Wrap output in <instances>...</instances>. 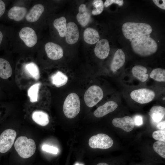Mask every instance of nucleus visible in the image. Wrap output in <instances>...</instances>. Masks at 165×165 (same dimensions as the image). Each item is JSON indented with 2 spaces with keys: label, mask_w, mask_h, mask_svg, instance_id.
<instances>
[{
  "label": "nucleus",
  "mask_w": 165,
  "mask_h": 165,
  "mask_svg": "<svg viewBox=\"0 0 165 165\" xmlns=\"http://www.w3.org/2000/svg\"><path fill=\"white\" fill-rule=\"evenodd\" d=\"M131 46L135 53L143 57L152 55L156 53L158 49L156 42L148 35L133 38L131 41Z\"/></svg>",
  "instance_id": "obj_1"
},
{
  "label": "nucleus",
  "mask_w": 165,
  "mask_h": 165,
  "mask_svg": "<svg viewBox=\"0 0 165 165\" xmlns=\"http://www.w3.org/2000/svg\"><path fill=\"white\" fill-rule=\"evenodd\" d=\"M152 31L151 26L145 23L128 22L124 23L122 26L124 36L129 39L149 35Z\"/></svg>",
  "instance_id": "obj_2"
},
{
  "label": "nucleus",
  "mask_w": 165,
  "mask_h": 165,
  "mask_svg": "<svg viewBox=\"0 0 165 165\" xmlns=\"http://www.w3.org/2000/svg\"><path fill=\"white\" fill-rule=\"evenodd\" d=\"M14 147L19 155L24 158H28L34 154L36 150L35 141L25 136L18 137L14 143Z\"/></svg>",
  "instance_id": "obj_3"
},
{
  "label": "nucleus",
  "mask_w": 165,
  "mask_h": 165,
  "mask_svg": "<svg viewBox=\"0 0 165 165\" xmlns=\"http://www.w3.org/2000/svg\"><path fill=\"white\" fill-rule=\"evenodd\" d=\"M80 109V101L78 95L74 93L68 94L63 105V111L65 116L69 119L73 118L78 114Z\"/></svg>",
  "instance_id": "obj_4"
},
{
  "label": "nucleus",
  "mask_w": 165,
  "mask_h": 165,
  "mask_svg": "<svg viewBox=\"0 0 165 165\" xmlns=\"http://www.w3.org/2000/svg\"><path fill=\"white\" fill-rule=\"evenodd\" d=\"M103 92L99 86L93 85L90 87L85 92L84 101L89 107H92L97 104L103 98Z\"/></svg>",
  "instance_id": "obj_5"
},
{
  "label": "nucleus",
  "mask_w": 165,
  "mask_h": 165,
  "mask_svg": "<svg viewBox=\"0 0 165 165\" xmlns=\"http://www.w3.org/2000/svg\"><path fill=\"white\" fill-rule=\"evenodd\" d=\"M112 139L107 135L99 134L92 136L89 139V145L93 148L106 149L113 145Z\"/></svg>",
  "instance_id": "obj_6"
},
{
  "label": "nucleus",
  "mask_w": 165,
  "mask_h": 165,
  "mask_svg": "<svg viewBox=\"0 0 165 165\" xmlns=\"http://www.w3.org/2000/svg\"><path fill=\"white\" fill-rule=\"evenodd\" d=\"M16 136V131L13 129L5 130L0 135V152L5 153L13 146Z\"/></svg>",
  "instance_id": "obj_7"
},
{
  "label": "nucleus",
  "mask_w": 165,
  "mask_h": 165,
  "mask_svg": "<svg viewBox=\"0 0 165 165\" xmlns=\"http://www.w3.org/2000/svg\"><path fill=\"white\" fill-rule=\"evenodd\" d=\"M155 95L153 91L146 88L134 90L130 94V97L133 100L141 104L147 103L152 101Z\"/></svg>",
  "instance_id": "obj_8"
},
{
  "label": "nucleus",
  "mask_w": 165,
  "mask_h": 165,
  "mask_svg": "<svg viewBox=\"0 0 165 165\" xmlns=\"http://www.w3.org/2000/svg\"><path fill=\"white\" fill-rule=\"evenodd\" d=\"M19 36L25 44L29 47H31L37 42L38 38L35 31L32 28L25 27L22 28L19 33Z\"/></svg>",
  "instance_id": "obj_9"
},
{
  "label": "nucleus",
  "mask_w": 165,
  "mask_h": 165,
  "mask_svg": "<svg viewBox=\"0 0 165 165\" xmlns=\"http://www.w3.org/2000/svg\"><path fill=\"white\" fill-rule=\"evenodd\" d=\"M65 36L66 42L69 44H74L78 41L79 32L78 27L75 23L70 22L67 24Z\"/></svg>",
  "instance_id": "obj_10"
},
{
  "label": "nucleus",
  "mask_w": 165,
  "mask_h": 165,
  "mask_svg": "<svg viewBox=\"0 0 165 165\" xmlns=\"http://www.w3.org/2000/svg\"><path fill=\"white\" fill-rule=\"evenodd\" d=\"M45 49L47 57L52 60H57L61 58L63 56L62 48L59 45L50 42L46 43Z\"/></svg>",
  "instance_id": "obj_11"
},
{
  "label": "nucleus",
  "mask_w": 165,
  "mask_h": 165,
  "mask_svg": "<svg viewBox=\"0 0 165 165\" xmlns=\"http://www.w3.org/2000/svg\"><path fill=\"white\" fill-rule=\"evenodd\" d=\"M112 123L115 127L128 132L132 131L134 127L133 120L129 116L114 118L112 120Z\"/></svg>",
  "instance_id": "obj_12"
},
{
  "label": "nucleus",
  "mask_w": 165,
  "mask_h": 165,
  "mask_svg": "<svg viewBox=\"0 0 165 165\" xmlns=\"http://www.w3.org/2000/svg\"><path fill=\"white\" fill-rule=\"evenodd\" d=\"M110 48L108 41L106 39L99 40L94 48V52L98 58L104 59L107 58L109 54Z\"/></svg>",
  "instance_id": "obj_13"
},
{
  "label": "nucleus",
  "mask_w": 165,
  "mask_h": 165,
  "mask_svg": "<svg viewBox=\"0 0 165 165\" xmlns=\"http://www.w3.org/2000/svg\"><path fill=\"white\" fill-rule=\"evenodd\" d=\"M117 107L118 105L116 102L110 101L99 107L94 111V115L96 117H101L115 110Z\"/></svg>",
  "instance_id": "obj_14"
},
{
  "label": "nucleus",
  "mask_w": 165,
  "mask_h": 165,
  "mask_svg": "<svg viewBox=\"0 0 165 165\" xmlns=\"http://www.w3.org/2000/svg\"><path fill=\"white\" fill-rule=\"evenodd\" d=\"M125 60V54L121 49H118L115 52L111 64V69L115 72L124 65Z\"/></svg>",
  "instance_id": "obj_15"
},
{
  "label": "nucleus",
  "mask_w": 165,
  "mask_h": 165,
  "mask_svg": "<svg viewBox=\"0 0 165 165\" xmlns=\"http://www.w3.org/2000/svg\"><path fill=\"white\" fill-rule=\"evenodd\" d=\"M90 14L89 11L84 4L79 6V13L76 16V19L79 23L82 26H86L90 22Z\"/></svg>",
  "instance_id": "obj_16"
},
{
  "label": "nucleus",
  "mask_w": 165,
  "mask_h": 165,
  "mask_svg": "<svg viewBox=\"0 0 165 165\" xmlns=\"http://www.w3.org/2000/svg\"><path fill=\"white\" fill-rule=\"evenodd\" d=\"M44 10V6L41 4L34 5L30 10L26 16L27 20L33 22L37 21Z\"/></svg>",
  "instance_id": "obj_17"
},
{
  "label": "nucleus",
  "mask_w": 165,
  "mask_h": 165,
  "mask_svg": "<svg viewBox=\"0 0 165 165\" xmlns=\"http://www.w3.org/2000/svg\"><path fill=\"white\" fill-rule=\"evenodd\" d=\"M27 12V9L25 7L14 6L9 10L8 16L12 20L16 21H20L24 17Z\"/></svg>",
  "instance_id": "obj_18"
},
{
  "label": "nucleus",
  "mask_w": 165,
  "mask_h": 165,
  "mask_svg": "<svg viewBox=\"0 0 165 165\" xmlns=\"http://www.w3.org/2000/svg\"><path fill=\"white\" fill-rule=\"evenodd\" d=\"M83 38L85 41L87 43L94 44L99 40L100 36L96 30L92 28H88L84 31Z\"/></svg>",
  "instance_id": "obj_19"
},
{
  "label": "nucleus",
  "mask_w": 165,
  "mask_h": 165,
  "mask_svg": "<svg viewBox=\"0 0 165 165\" xmlns=\"http://www.w3.org/2000/svg\"><path fill=\"white\" fill-rule=\"evenodd\" d=\"M148 114L153 122L159 123L164 116L165 108L160 105L154 106L151 108Z\"/></svg>",
  "instance_id": "obj_20"
},
{
  "label": "nucleus",
  "mask_w": 165,
  "mask_h": 165,
  "mask_svg": "<svg viewBox=\"0 0 165 165\" xmlns=\"http://www.w3.org/2000/svg\"><path fill=\"white\" fill-rule=\"evenodd\" d=\"M133 75L142 82H145L148 78V75L147 74V69L145 67L137 65L133 67L132 69Z\"/></svg>",
  "instance_id": "obj_21"
},
{
  "label": "nucleus",
  "mask_w": 165,
  "mask_h": 165,
  "mask_svg": "<svg viewBox=\"0 0 165 165\" xmlns=\"http://www.w3.org/2000/svg\"><path fill=\"white\" fill-rule=\"evenodd\" d=\"M32 117L34 122L41 126H46L49 123L48 115L42 111H37L34 112L32 113Z\"/></svg>",
  "instance_id": "obj_22"
},
{
  "label": "nucleus",
  "mask_w": 165,
  "mask_h": 165,
  "mask_svg": "<svg viewBox=\"0 0 165 165\" xmlns=\"http://www.w3.org/2000/svg\"><path fill=\"white\" fill-rule=\"evenodd\" d=\"M12 73L11 66L6 60L0 58V77L4 79L10 77Z\"/></svg>",
  "instance_id": "obj_23"
},
{
  "label": "nucleus",
  "mask_w": 165,
  "mask_h": 165,
  "mask_svg": "<svg viewBox=\"0 0 165 165\" xmlns=\"http://www.w3.org/2000/svg\"><path fill=\"white\" fill-rule=\"evenodd\" d=\"M68 80L66 75L60 71H58L53 75L51 77V82L57 87L65 85Z\"/></svg>",
  "instance_id": "obj_24"
},
{
  "label": "nucleus",
  "mask_w": 165,
  "mask_h": 165,
  "mask_svg": "<svg viewBox=\"0 0 165 165\" xmlns=\"http://www.w3.org/2000/svg\"><path fill=\"white\" fill-rule=\"evenodd\" d=\"M53 24L55 28L58 32L59 35L61 37L65 36V33L67 27L66 20L64 16L56 19Z\"/></svg>",
  "instance_id": "obj_25"
},
{
  "label": "nucleus",
  "mask_w": 165,
  "mask_h": 165,
  "mask_svg": "<svg viewBox=\"0 0 165 165\" xmlns=\"http://www.w3.org/2000/svg\"><path fill=\"white\" fill-rule=\"evenodd\" d=\"M25 69L27 73L31 77L38 80L40 78V73L38 68L37 65L33 62L26 64Z\"/></svg>",
  "instance_id": "obj_26"
},
{
  "label": "nucleus",
  "mask_w": 165,
  "mask_h": 165,
  "mask_svg": "<svg viewBox=\"0 0 165 165\" xmlns=\"http://www.w3.org/2000/svg\"><path fill=\"white\" fill-rule=\"evenodd\" d=\"M40 84V83H36L31 86L28 90V95L30 101L32 103L38 101V93Z\"/></svg>",
  "instance_id": "obj_27"
},
{
  "label": "nucleus",
  "mask_w": 165,
  "mask_h": 165,
  "mask_svg": "<svg viewBox=\"0 0 165 165\" xmlns=\"http://www.w3.org/2000/svg\"><path fill=\"white\" fill-rule=\"evenodd\" d=\"M151 78L159 82H165V70L156 68L153 70L150 75Z\"/></svg>",
  "instance_id": "obj_28"
},
{
  "label": "nucleus",
  "mask_w": 165,
  "mask_h": 165,
  "mask_svg": "<svg viewBox=\"0 0 165 165\" xmlns=\"http://www.w3.org/2000/svg\"><path fill=\"white\" fill-rule=\"evenodd\" d=\"M154 150L161 157L165 158V142L157 141L153 145Z\"/></svg>",
  "instance_id": "obj_29"
},
{
  "label": "nucleus",
  "mask_w": 165,
  "mask_h": 165,
  "mask_svg": "<svg viewBox=\"0 0 165 165\" xmlns=\"http://www.w3.org/2000/svg\"><path fill=\"white\" fill-rule=\"evenodd\" d=\"M94 9L92 13L94 15H98L101 13L104 9V4L101 0H94L92 2Z\"/></svg>",
  "instance_id": "obj_30"
},
{
  "label": "nucleus",
  "mask_w": 165,
  "mask_h": 165,
  "mask_svg": "<svg viewBox=\"0 0 165 165\" xmlns=\"http://www.w3.org/2000/svg\"><path fill=\"white\" fill-rule=\"evenodd\" d=\"M153 138L158 141H165V130H157L154 131L152 134Z\"/></svg>",
  "instance_id": "obj_31"
},
{
  "label": "nucleus",
  "mask_w": 165,
  "mask_h": 165,
  "mask_svg": "<svg viewBox=\"0 0 165 165\" xmlns=\"http://www.w3.org/2000/svg\"><path fill=\"white\" fill-rule=\"evenodd\" d=\"M43 150L54 154L58 153L59 150L57 148L53 146L44 145L42 147Z\"/></svg>",
  "instance_id": "obj_32"
},
{
  "label": "nucleus",
  "mask_w": 165,
  "mask_h": 165,
  "mask_svg": "<svg viewBox=\"0 0 165 165\" xmlns=\"http://www.w3.org/2000/svg\"><path fill=\"white\" fill-rule=\"evenodd\" d=\"M113 3L118 5L119 6H122L123 4V0H106L104 4L105 7H108Z\"/></svg>",
  "instance_id": "obj_33"
},
{
  "label": "nucleus",
  "mask_w": 165,
  "mask_h": 165,
  "mask_svg": "<svg viewBox=\"0 0 165 165\" xmlns=\"http://www.w3.org/2000/svg\"><path fill=\"white\" fill-rule=\"evenodd\" d=\"M153 1L158 7L162 9H165V0H153Z\"/></svg>",
  "instance_id": "obj_34"
},
{
  "label": "nucleus",
  "mask_w": 165,
  "mask_h": 165,
  "mask_svg": "<svg viewBox=\"0 0 165 165\" xmlns=\"http://www.w3.org/2000/svg\"><path fill=\"white\" fill-rule=\"evenodd\" d=\"M134 124L137 126H140L143 123V119L142 117L139 115L135 116L134 119Z\"/></svg>",
  "instance_id": "obj_35"
},
{
  "label": "nucleus",
  "mask_w": 165,
  "mask_h": 165,
  "mask_svg": "<svg viewBox=\"0 0 165 165\" xmlns=\"http://www.w3.org/2000/svg\"><path fill=\"white\" fill-rule=\"evenodd\" d=\"M6 6L4 2L0 0V17L2 16L5 12Z\"/></svg>",
  "instance_id": "obj_36"
},
{
  "label": "nucleus",
  "mask_w": 165,
  "mask_h": 165,
  "mask_svg": "<svg viewBox=\"0 0 165 165\" xmlns=\"http://www.w3.org/2000/svg\"><path fill=\"white\" fill-rule=\"evenodd\" d=\"M157 128L161 130H165V121L160 122L158 123L156 126Z\"/></svg>",
  "instance_id": "obj_37"
},
{
  "label": "nucleus",
  "mask_w": 165,
  "mask_h": 165,
  "mask_svg": "<svg viewBox=\"0 0 165 165\" xmlns=\"http://www.w3.org/2000/svg\"><path fill=\"white\" fill-rule=\"evenodd\" d=\"M3 34L2 32L0 31V44H1L3 38Z\"/></svg>",
  "instance_id": "obj_38"
},
{
  "label": "nucleus",
  "mask_w": 165,
  "mask_h": 165,
  "mask_svg": "<svg viewBox=\"0 0 165 165\" xmlns=\"http://www.w3.org/2000/svg\"><path fill=\"white\" fill-rule=\"evenodd\" d=\"M97 165H110L105 163H98Z\"/></svg>",
  "instance_id": "obj_39"
},
{
  "label": "nucleus",
  "mask_w": 165,
  "mask_h": 165,
  "mask_svg": "<svg viewBox=\"0 0 165 165\" xmlns=\"http://www.w3.org/2000/svg\"><path fill=\"white\" fill-rule=\"evenodd\" d=\"M75 165H83L82 164H79V163H77L75 164Z\"/></svg>",
  "instance_id": "obj_40"
},
{
  "label": "nucleus",
  "mask_w": 165,
  "mask_h": 165,
  "mask_svg": "<svg viewBox=\"0 0 165 165\" xmlns=\"http://www.w3.org/2000/svg\"><path fill=\"white\" fill-rule=\"evenodd\" d=\"M140 165V164H136V165Z\"/></svg>",
  "instance_id": "obj_41"
},
{
  "label": "nucleus",
  "mask_w": 165,
  "mask_h": 165,
  "mask_svg": "<svg viewBox=\"0 0 165 165\" xmlns=\"http://www.w3.org/2000/svg\"><path fill=\"white\" fill-rule=\"evenodd\" d=\"M163 100H165V98H164H164H163Z\"/></svg>",
  "instance_id": "obj_42"
},
{
  "label": "nucleus",
  "mask_w": 165,
  "mask_h": 165,
  "mask_svg": "<svg viewBox=\"0 0 165 165\" xmlns=\"http://www.w3.org/2000/svg\"></svg>",
  "instance_id": "obj_43"
}]
</instances>
